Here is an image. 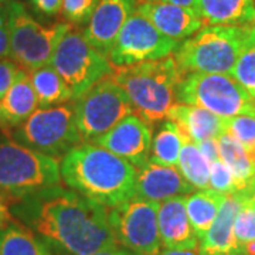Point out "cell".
Instances as JSON below:
<instances>
[{"instance_id":"836d02e7","label":"cell","mask_w":255,"mask_h":255,"mask_svg":"<svg viewBox=\"0 0 255 255\" xmlns=\"http://www.w3.org/2000/svg\"><path fill=\"white\" fill-rule=\"evenodd\" d=\"M10 57V27L6 4L0 10V60Z\"/></svg>"},{"instance_id":"ab89813d","label":"cell","mask_w":255,"mask_h":255,"mask_svg":"<svg viewBox=\"0 0 255 255\" xmlns=\"http://www.w3.org/2000/svg\"><path fill=\"white\" fill-rule=\"evenodd\" d=\"M90 255H135L133 253H130V251H128V250H122V248H118V247H115V248H108V250H102V251H98V253H94V254Z\"/></svg>"},{"instance_id":"5bb4252c","label":"cell","mask_w":255,"mask_h":255,"mask_svg":"<svg viewBox=\"0 0 255 255\" xmlns=\"http://www.w3.org/2000/svg\"><path fill=\"white\" fill-rule=\"evenodd\" d=\"M135 0H98V4L84 30L87 41L101 54L110 55L128 18L133 14Z\"/></svg>"},{"instance_id":"d590c367","label":"cell","mask_w":255,"mask_h":255,"mask_svg":"<svg viewBox=\"0 0 255 255\" xmlns=\"http://www.w3.org/2000/svg\"><path fill=\"white\" fill-rule=\"evenodd\" d=\"M197 146H199V149H200L201 153L204 155V157L209 160L210 164L220 159L219 142H217V139H209V140H204V142L197 143Z\"/></svg>"},{"instance_id":"d6a6232c","label":"cell","mask_w":255,"mask_h":255,"mask_svg":"<svg viewBox=\"0 0 255 255\" xmlns=\"http://www.w3.org/2000/svg\"><path fill=\"white\" fill-rule=\"evenodd\" d=\"M18 70L20 67L11 58L0 60V100L7 94L10 87L13 85Z\"/></svg>"},{"instance_id":"e0dca14e","label":"cell","mask_w":255,"mask_h":255,"mask_svg":"<svg viewBox=\"0 0 255 255\" xmlns=\"http://www.w3.org/2000/svg\"><path fill=\"white\" fill-rule=\"evenodd\" d=\"M136 11L145 16L162 34L177 43L204 27L203 18L194 10L177 4L140 1Z\"/></svg>"},{"instance_id":"ac0fdd59","label":"cell","mask_w":255,"mask_h":255,"mask_svg":"<svg viewBox=\"0 0 255 255\" xmlns=\"http://www.w3.org/2000/svg\"><path fill=\"white\" fill-rule=\"evenodd\" d=\"M157 223L163 248H197L196 237L186 210V196H176L159 203Z\"/></svg>"},{"instance_id":"f35d334b","label":"cell","mask_w":255,"mask_h":255,"mask_svg":"<svg viewBox=\"0 0 255 255\" xmlns=\"http://www.w3.org/2000/svg\"><path fill=\"white\" fill-rule=\"evenodd\" d=\"M13 216H11V213H10L9 207L4 204V203H1L0 201V230L1 228H4L9 223L13 221Z\"/></svg>"},{"instance_id":"83f0119b","label":"cell","mask_w":255,"mask_h":255,"mask_svg":"<svg viewBox=\"0 0 255 255\" xmlns=\"http://www.w3.org/2000/svg\"><path fill=\"white\" fill-rule=\"evenodd\" d=\"M255 100V24L247 28L244 44L230 74Z\"/></svg>"},{"instance_id":"7c38bea8","label":"cell","mask_w":255,"mask_h":255,"mask_svg":"<svg viewBox=\"0 0 255 255\" xmlns=\"http://www.w3.org/2000/svg\"><path fill=\"white\" fill-rule=\"evenodd\" d=\"M177 46V41L162 34L145 16L136 11L119 31L108 60L117 68L155 61L169 57Z\"/></svg>"},{"instance_id":"3957f363","label":"cell","mask_w":255,"mask_h":255,"mask_svg":"<svg viewBox=\"0 0 255 255\" xmlns=\"http://www.w3.org/2000/svg\"><path fill=\"white\" fill-rule=\"evenodd\" d=\"M112 77L127 92L133 114L149 125L164 121L174 104H177V85L182 75L172 55L118 67Z\"/></svg>"},{"instance_id":"f1b7e54d","label":"cell","mask_w":255,"mask_h":255,"mask_svg":"<svg viewBox=\"0 0 255 255\" xmlns=\"http://www.w3.org/2000/svg\"><path fill=\"white\" fill-rule=\"evenodd\" d=\"M234 240L238 255H244V248L255 241V191L250 193L238 211L234 223Z\"/></svg>"},{"instance_id":"2e32d148","label":"cell","mask_w":255,"mask_h":255,"mask_svg":"<svg viewBox=\"0 0 255 255\" xmlns=\"http://www.w3.org/2000/svg\"><path fill=\"white\" fill-rule=\"evenodd\" d=\"M254 187L226 196L219 214L203 240L199 241L201 255H238L234 240V223L243 203Z\"/></svg>"},{"instance_id":"60d3db41","label":"cell","mask_w":255,"mask_h":255,"mask_svg":"<svg viewBox=\"0 0 255 255\" xmlns=\"http://www.w3.org/2000/svg\"><path fill=\"white\" fill-rule=\"evenodd\" d=\"M4 4H6V3H1V1H0V10L4 7Z\"/></svg>"},{"instance_id":"8992f818","label":"cell","mask_w":255,"mask_h":255,"mask_svg":"<svg viewBox=\"0 0 255 255\" xmlns=\"http://www.w3.org/2000/svg\"><path fill=\"white\" fill-rule=\"evenodd\" d=\"M10 27V58L26 71L50 64L58 43L71 28L68 21L41 26L20 1H7Z\"/></svg>"},{"instance_id":"ba28073f","label":"cell","mask_w":255,"mask_h":255,"mask_svg":"<svg viewBox=\"0 0 255 255\" xmlns=\"http://www.w3.org/2000/svg\"><path fill=\"white\" fill-rule=\"evenodd\" d=\"M177 101L210 111L220 118L255 117V101L227 74L191 73L177 85Z\"/></svg>"},{"instance_id":"cb8c5ba5","label":"cell","mask_w":255,"mask_h":255,"mask_svg":"<svg viewBox=\"0 0 255 255\" xmlns=\"http://www.w3.org/2000/svg\"><path fill=\"white\" fill-rule=\"evenodd\" d=\"M224 199V194L211 189L199 190L186 196L187 216L199 241L204 238L211 224L214 223Z\"/></svg>"},{"instance_id":"d4e9b609","label":"cell","mask_w":255,"mask_h":255,"mask_svg":"<svg viewBox=\"0 0 255 255\" xmlns=\"http://www.w3.org/2000/svg\"><path fill=\"white\" fill-rule=\"evenodd\" d=\"M28 74L38 100V108L63 105L73 101L71 88L64 81L63 77L55 71L51 64L40 67Z\"/></svg>"},{"instance_id":"277c9868","label":"cell","mask_w":255,"mask_h":255,"mask_svg":"<svg viewBox=\"0 0 255 255\" xmlns=\"http://www.w3.org/2000/svg\"><path fill=\"white\" fill-rule=\"evenodd\" d=\"M61 184L60 160L20 145L0 133V201L7 207L21 199Z\"/></svg>"},{"instance_id":"ffe728a7","label":"cell","mask_w":255,"mask_h":255,"mask_svg":"<svg viewBox=\"0 0 255 255\" xmlns=\"http://www.w3.org/2000/svg\"><path fill=\"white\" fill-rule=\"evenodd\" d=\"M167 119L173 121L183 135L190 137L194 143L217 139L226 132V119L196 105L174 104Z\"/></svg>"},{"instance_id":"30bf717a","label":"cell","mask_w":255,"mask_h":255,"mask_svg":"<svg viewBox=\"0 0 255 255\" xmlns=\"http://www.w3.org/2000/svg\"><path fill=\"white\" fill-rule=\"evenodd\" d=\"M50 64L71 88L73 101L115 71L108 57L95 50L84 33L73 28L58 43Z\"/></svg>"},{"instance_id":"7a4b0ae2","label":"cell","mask_w":255,"mask_h":255,"mask_svg":"<svg viewBox=\"0 0 255 255\" xmlns=\"http://www.w3.org/2000/svg\"><path fill=\"white\" fill-rule=\"evenodd\" d=\"M60 173L67 187L112 209L133 197L137 169L101 146L82 143L60 160Z\"/></svg>"},{"instance_id":"f546056e","label":"cell","mask_w":255,"mask_h":255,"mask_svg":"<svg viewBox=\"0 0 255 255\" xmlns=\"http://www.w3.org/2000/svg\"><path fill=\"white\" fill-rule=\"evenodd\" d=\"M226 132L255 156V117L240 115L226 119Z\"/></svg>"},{"instance_id":"5b68a950","label":"cell","mask_w":255,"mask_h":255,"mask_svg":"<svg viewBox=\"0 0 255 255\" xmlns=\"http://www.w3.org/2000/svg\"><path fill=\"white\" fill-rule=\"evenodd\" d=\"M247 27L206 26L183 40L173 57L182 77L191 73L227 74L237 63Z\"/></svg>"},{"instance_id":"7bdbcfd3","label":"cell","mask_w":255,"mask_h":255,"mask_svg":"<svg viewBox=\"0 0 255 255\" xmlns=\"http://www.w3.org/2000/svg\"><path fill=\"white\" fill-rule=\"evenodd\" d=\"M0 255H1V254H0Z\"/></svg>"},{"instance_id":"4dcf8cb0","label":"cell","mask_w":255,"mask_h":255,"mask_svg":"<svg viewBox=\"0 0 255 255\" xmlns=\"http://www.w3.org/2000/svg\"><path fill=\"white\" fill-rule=\"evenodd\" d=\"M209 189L219 191L224 196L241 191V187L238 184L237 179L234 177V174L230 170V167L221 159L210 164Z\"/></svg>"},{"instance_id":"d6986e66","label":"cell","mask_w":255,"mask_h":255,"mask_svg":"<svg viewBox=\"0 0 255 255\" xmlns=\"http://www.w3.org/2000/svg\"><path fill=\"white\" fill-rule=\"evenodd\" d=\"M38 110V100L30 74L20 68L7 94L0 100V129L10 133Z\"/></svg>"},{"instance_id":"9c48e42d","label":"cell","mask_w":255,"mask_h":255,"mask_svg":"<svg viewBox=\"0 0 255 255\" xmlns=\"http://www.w3.org/2000/svg\"><path fill=\"white\" fill-rule=\"evenodd\" d=\"M75 122L82 140L91 143L105 135L128 115L133 114L132 102L114 77H105L73 101Z\"/></svg>"},{"instance_id":"9a60e30c","label":"cell","mask_w":255,"mask_h":255,"mask_svg":"<svg viewBox=\"0 0 255 255\" xmlns=\"http://www.w3.org/2000/svg\"><path fill=\"white\" fill-rule=\"evenodd\" d=\"M193 191L194 187L184 180L177 167L147 160L145 166L137 170L133 197L159 204L176 196L191 194Z\"/></svg>"},{"instance_id":"44dd1931","label":"cell","mask_w":255,"mask_h":255,"mask_svg":"<svg viewBox=\"0 0 255 255\" xmlns=\"http://www.w3.org/2000/svg\"><path fill=\"white\" fill-rule=\"evenodd\" d=\"M196 13L209 26L255 24V0H197Z\"/></svg>"},{"instance_id":"74e56055","label":"cell","mask_w":255,"mask_h":255,"mask_svg":"<svg viewBox=\"0 0 255 255\" xmlns=\"http://www.w3.org/2000/svg\"><path fill=\"white\" fill-rule=\"evenodd\" d=\"M142 1H150V3H170V4H177V6H183L196 11V4L197 0H142Z\"/></svg>"},{"instance_id":"b9f144b4","label":"cell","mask_w":255,"mask_h":255,"mask_svg":"<svg viewBox=\"0 0 255 255\" xmlns=\"http://www.w3.org/2000/svg\"><path fill=\"white\" fill-rule=\"evenodd\" d=\"M1 3H7V0H0Z\"/></svg>"},{"instance_id":"e575fe53","label":"cell","mask_w":255,"mask_h":255,"mask_svg":"<svg viewBox=\"0 0 255 255\" xmlns=\"http://www.w3.org/2000/svg\"><path fill=\"white\" fill-rule=\"evenodd\" d=\"M28 3L36 13L47 17H53L61 13L63 6V0H28Z\"/></svg>"},{"instance_id":"603a6c76","label":"cell","mask_w":255,"mask_h":255,"mask_svg":"<svg viewBox=\"0 0 255 255\" xmlns=\"http://www.w3.org/2000/svg\"><path fill=\"white\" fill-rule=\"evenodd\" d=\"M1 255H53L51 247L30 228L13 220L0 230Z\"/></svg>"},{"instance_id":"7402d4cb","label":"cell","mask_w":255,"mask_h":255,"mask_svg":"<svg viewBox=\"0 0 255 255\" xmlns=\"http://www.w3.org/2000/svg\"><path fill=\"white\" fill-rule=\"evenodd\" d=\"M220 159L227 164L237 179L241 190L255 186V156L251 155L237 139L224 132L217 137Z\"/></svg>"},{"instance_id":"1f68e13d","label":"cell","mask_w":255,"mask_h":255,"mask_svg":"<svg viewBox=\"0 0 255 255\" xmlns=\"http://www.w3.org/2000/svg\"><path fill=\"white\" fill-rule=\"evenodd\" d=\"M98 0H63L61 14L71 24H84L91 18Z\"/></svg>"},{"instance_id":"4fadbf2b","label":"cell","mask_w":255,"mask_h":255,"mask_svg":"<svg viewBox=\"0 0 255 255\" xmlns=\"http://www.w3.org/2000/svg\"><path fill=\"white\" fill-rule=\"evenodd\" d=\"M152 140V125L136 114H130L91 143L125 159L139 170L149 160Z\"/></svg>"},{"instance_id":"8d00e7d4","label":"cell","mask_w":255,"mask_h":255,"mask_svg":"<svg viewBox=\"0 0 255 255\" xmlns=\"http://www.w3.org/2000/svg\"><path fill=\"white\" fill-rule=\"evenodd\" d=\"M157 255H201L197 248H164Z\"/></svg>"},{"instance_id":"484cf974","label":"cell","mask_w":255,"mask_h":255,"mask_svg":"<svg viewBox=\"0 0 255 255\" xmlns=\"http://www.w3.org/2000/svg\"><path fill=\"white\" fill-rule=\"evenodd\" d=\"M182 132V130H180ZM183 135V133H182ZM177 169L184 180L194 187V190H206L210 184V163L200 152L197 143L183 135V146Z\"/></svg>"},{"instance_id":"ee69618b","label":"cell","mask_w":255,"mask_h":255,"mask_svg":"<svg viewBox=\"0 0 255 255\" xmlns=\"http://www.w3.org/2000/svg\"><path fill=\"white\" fill-rule=\"evenodd\" d=\"M254 101H255V100H254Z\"/></svg>"},{"instance_id":"4316f807","label":"cell","mask_w":255,"mask_h":255,"mask_svg":"<svg viewBox=\"0 0 255 255\" xmlns=\"http://www.w3.org/2000/svg\"><path fill=\"white\" fill-rule=\"evenodd\" d=\"M182 146L183 135L180 132V128L177 127L173 121L166 119L152 140L149 160L153 163L163 164V166L177 167Z\"/></svg>"},{"instance_id":"8fae6325","label":"cell","mask_w":255,"mask_h":255,"mask_svg":"<svg viewBox=\"0 0 255 255\" xmlns=\"http://www.w3.org/2000/svg\"><path fill=\"white\" fill-rule=\"evenodd\" d=\"M159 204L132 197L108 211L117 244L135 255H157L160 236L157 223Z\"/></svg>"},{"instance_id":"6da1fadb","label":"cell","mask_w":255,"mask_h":255,"mask_svg":"<svg viewBox=\"0 0 255 255\" xmlns=\"http://www.w3.org/2000/svg\"><path fill=\"white\" fill-rule=\"evenodd\" d=\"M9 210L61 255H90L118 246L107 207L61 184L30 194Z\"/></svg>"},{"instance_id":"52a82bcc","label":"cell","mask_w":255,"mask_h":255,"mask_svg":"<svg viewBox=\"0 0 255 255\" xmlns=\"http://www.w3.org/2000/svg\"><path fill=\"white\" fill-rule=\"evenodd\" d=\"M20 145L61 160L82 142L75 122L73 104L38 108L30 118L9 133Z\"/></svg>"}]
</instances>
